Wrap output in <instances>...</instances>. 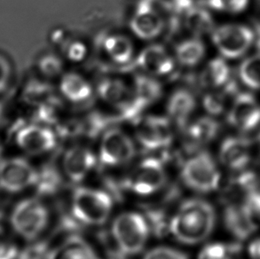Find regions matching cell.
Instances as JSON below:
<instances>
[{
	"label": "cell",
	"instance_id": "obj_1",
	"mask_svg": "<svg viewBox=\"0 0 260 259\" xmlns=\"http://www.w3.org/2000/svg\"><path fill=\"white\" fill-rule=\"evenodd\" d=\"M216 213L211 203L199 198L186 200L170 220V232L181 243L204 242L214 229Z\"/></svg>",
	"mask_w": 260,
	"mask_h": 259
},
{
	"label": "cell",
	"instance_id": "obj_2",
	"mask_svg": "<svg viewBox=\"0 0 260 259\" xmlns=\"http://www.w3.org/2000/svg\"><path fill=\"white\" fill-rule=\"evenodd\" d=\"M168 29V19L159 0H140L128 19V31L141 42L159 41Z\"/></svg>",
	"mask_w": 260,
	"mask_h": 259
},
{
	"label": "cell",
	"instance_id": "obj_3",
	"mask_svg": "<svg viewBox=\"0 0 260 259\" xmlns=\"http://www.w3.org/2000/svg\"><path fill=\"white\" fill-rule=\"evenodd\" d=\"M131 123L136 143L148 152H165L170 148L178 131L164 113L147 111Z\"/></svg>",
	"mask_w": 260,
	"mask_h": 259
},
{
	"label": "cell",
	"instance_id": "obj_4",
	"mask_svg": "<svg viewBox=\"0 0 260 259\" xmlns=\"http://www.w3.org/2000/svg\"><path fill=\"white\" fill-rule=\"evenodd\" d=\"M150 228L141 214L125 212L114 220L111 235L117 249L124 255H136L144 249Z\"/></svg>",
	"mask_w": 260,
	"mask_h": 259
},
{
	"label": "cell",
	"instance_id": "obj_5",
	"mask_svg": "<svg viewBox=\"0 0 260 259\" xmlns=\"http://www.w3.org/2000/svg\"><path fill=\"white\" fill-rule=\"evenodd\" d=\"M137 40L129 31L110 30L103 33L97 42L101 60L114 70H126L134 67L139 49Z\"/></svg>",
	"mask_w": 260,
	"mask_h": 259
},
{
	"label": "cell",
	"instance_id": "obj_6",
	"mask_svg": "<svg viewBox=\"0 0 260 259\" xmlns=\"http://www.w3.org/2000/svg\"><path fill=\"white\" fill-rule=\"evenodd\" d=\"M73 217L82 224L102 225L108 220L113 208L111 196L102 190L78 187L72 196Z\"/></svg>",
	"mask_w": 260,
	"mask_h": 259
},
{
	"label": "cell",
	"instance_id": "obj_7",
	"mask_svg": "<svg viewBox=\"0 0 260 259\" xmlns=\"http://www.w3.org/2000/svg\"><path fill=\"white\" fill-rule=\"evenodd\" d=\"M98 159L106 167L126 165L136 154L137 143L133 134L119 125L112 124L101 134Z\"/></svg>",
	"mask_w": 260,
	"mask_h": 259
},
{
	"label": "cell",
	"instance_id": "obj_8",
	"mask_svg": "<svg viewBox=\"0 0 260 259\" xmlns=\"http://www.w3.org/2000/svg\"><path fill=\"white\" fill-rule=\"evenodd\" d=\"M181 179L194 192L211 193L220 185V172L211 154L206 151H198L184 163Z\"/></svg>",
	"mask_w": 260,
	"mask_h": 259
},
{
	"label": "cell",
	"instance_id": "obj_9",
	"mask_svg": "<svg viewBox=\"0 0 260 259\" xmlns=\"http://www.w3.org/2000/svg\"><path fill=\"white\" fill-rule=\"evenodd\" d=\"M134 68L164 82L173 79L180 70L172 48L159 41L147 43L139 49Z\"/></svg>",
	"mask_w": 260,
	"mask_h": 259
},
{
	"label": "cell",
	"instance_id": "obj_10",
	"mask_svg": "<svg viewBox=\"0 0 260 259\" xmlns=\"http://www.w3.org/2000/svg\"><path fill=\"white\" fill-rule=\"evenodd\" d=\"M10 221L16 234L22 238L32 241L38 238L47 226L49 211L39 200H23L14 207Z\"/></svg>",
	"mask_w": 260,
	"mask_h": 259
},
{
	"label": "cell",
	"instance_id": "obj_11",
	"mask_svg": "<svg viewBox=\"0 0 260 259\" xmlns=\"http://www.w3.org/2000/svg\"><path fill=\"white\" fill-rule=\"evenodd\" d=\"M55 87L58 96L72 109L86 110L96 102L94 82L78 70H66Z\"/></svg>",
	"mask_w": 260,
	"mask_h": 259
},
{
	"label": "cell",
	"instance_id": "obj_12",
	"mask_svg": "<svg viewBox=\"0 0 260 259\" xmlns=\"http://www.w3.org/2000/svg\"><path fill=\"white\" fill-rule=\"evenodd\" d=\"M210 36L219 54L232 60L244 55L255 40L253 29L242 24L215 26Z\"/></svg>",
	"mask_w": 260,
	"mask_h": 259
},
{
	"label": "cell",
	"instance_id": "obj_13",
	"mask_svg": "<svg viewBox=\"0 0 260 259\" xmlns=\"http://www.w3.org/2000/svg\"><path fill=\"white\" fill-rule=\"evenodd\" d=\"M166 179L164 160L150 156L143 159L135 167L123 186L139 196H151L162 189Z\"/></svg>",
	"mask_w": 260,
	"mask_h": 259
},
{
	"label": "cell",
	"instance_id": "obj_14",
	"mask_svg": "<svg viewBox=\"0 0 260 259\" xmlns=\"http://www.w3.org/2000/svg\"><path fill=\"white\" fill-rule=\"evenodd\" d=\"M59 135L54 128L30 121L18 128L14 140L18 147L31 155L47 154L56 148Z\"/></svg>",
	"mask_w": 260,
	"mask_h": 259
},
{
	"label": "cell",
	"instance_id": "obj_15",
	"mask_svg": "<svg viewBox=\"0 0 260 259\" xmlns=\"http://www.w3.org/2000/svg\"><path fill=\"white\" fill-rule=\"evenodd\" d=\"M164 102V114L175 125L178 131L193 119L199 106L196 92L187 86H177L166 91Z\"/></svg>",
	"mask_w": 260,
	"mask_h": 259
},
{
	"label": "cell",
	"instance_id": "obj_16",
	"mask_svg": "<svg viewBox=\"0 0 260 259\" xmlns=\"http://www.w3.org/2000/svg\"><path fill=\"white\" fill-rule=\"evenodd\" d=\"M38 171L23 158H9L0 161V187L9 193H19L35 186Z\"/></svg>",
	"mask_w": 260,
	"mask_h": 259
},
{
	"label": "cell",
	"instance_id": "obj_17",
	"mask_svg": "<svg viewBox=\"0 0 260 259\" xmlns=\"http://www.w3.org/2000/svg\"><path fill=\"white\" fill-rule=\"evenodd\" d=\"M229 123L243 133H250L260 125V105L253 95L240 92L226 113Z\"/></svg>",
	"mask_w": 260,
	"mask_h": 259
},
{
	"label": "cell",
	"instance_id": "obj_18",
	"mask_svg": "<svg viewBox=\"0 0 260 259\" xmlns=\"http://www.w3.org/2000/svg\"><path fill=\"white\" fill-rule=\"evenodd\" d=\"M98 161V155L90 147L75 144L64 152L62 168L71 182L79 183L93 170Z\"/></svg>",
	"mask_w": 260,
	"mask_h": 259
},
{
	"label": "cell",
	"instance_id": "obj_19",
	"mask_svg": "<svg viewBox=\"0 0 260 259\" xmlns=\"http://www.w3.org/2000/svg\"><path fill=\"white\" fill-rule=\"evenodd\" d=\"M224 224L230 235L238 242L249 238L257 229V218L243 202L229 203L225 207Z\"/></svg>",
	"mask_w": 260,
	"mask_h": 259
},
{
	"label": "cell",
	"instance_id": "obj_20",
	"mask_svg": "<svg viewBox=\"0 0 260 259\" xmlns=\"http://www.w3.org/2000/svg\"><path fill=\"white\" fill-rule=\"evenodd\" d=\"M172 51L179 70H193L204 63L207 48L201 37L186 35L173 44Z\"/></svg>",
	"mask_w": 260,
	"mask_h": 259
},
{
	"label": "cell",
	"instance_id": "obj_21",
	"mask_svg": "<svg viewBox=\"0 0 260 259\" xmlns=\"http://www.w3.org/2000/svg\"><path fill=\"white\" fill-rule=\"evenodd\" d=\"M220 125L215 117L211 116H194L179 130L186 147L192 149L201 148L211 142L218 136Z\"/></svg>",
	"mask_w": 260,
	"mask_h": 259
},
{
	"label": "cell",
	"instance_id": "obj_22",
	"mask_svg": "<svg viewBox=\"0 0 260 259\" xmlns=\"http://www.w3.org/2000/svg\"><path fill=\"white\" fill-rule=\"evenodd\" d=\"M252 156V142L244 137H229L219 148V159L226 168L241 172L247 168Z\"/></svg>",
	"mask_w": 260,
	"mask_h": 259
},
{
	"label": "cell",
	"instance_id": "obj_23",
	"mask_svg": "<svg viewBox=\"0 0 260 259\" xmlns=\"http://www.w3.org/2000/svg\"><path fill=\"white\" fill-rule=\"evenodd\" d=\"M134 93L138 101L148 110L162 102L166 96V82L135 70L130 75Z\"/></svg>",
	"mask_w": 260,
	"mask_h": 259
},
{
	"label": "cell",
	"instance_id": "obj_24",
	"mask_svg": "<svg viewBox=\"0 0 260 259\" xmlns=\"http://www.w3.org/2000/svg\"><path fill=\"white\" fill-rule=\"evenodd\" d=\"M238 85L236 80L231 78L226 84L217 90L204 91L199 105H202L208 116H218L228 113L234 100L238 94Z\"/></svg>",
	"mask_w": 260,
	"mask_h": 259
},
{
	"label": "cell",
	"instance_id": "obj_25",
	"mask_svg": "<svg viewBox=\"0 0 260 259\" xmlns=\"http://www.w3.org/2000/svg\"><path fill=\"white\" fill-rule=\"evenodd\" d=\"M231 78L229 64L223 57H217L202 66L197 80L201 89L207 91L224 86Z\"/></svg>",
	"mask_w": 260,
	"mask_h": 259
},
{
	"label": "cell",
	"instance_id": "obj_26",
	"mask_svg": "<svg viewBox=\"0 0 260 259\" xmlns=\"http://www.w3.org/2000/svg\"><path fill=\"white\" fill-rule=\"evenodd\" d=\"M179 19L187 35L204 38L205 35H210L215 28L211 10L204 5L194 4Z\"/></svg>",
	"mask_w": 260,
	"mask_h": 259
},
{
	"label": "cell",
	"instance_id": "obj_27",
	"mask_svg": "<svg viewBox=\"0 0 260 259\" xmlns=\"http://www.w3.org/2000/svg\"><path fill=\"white\" fill-rule=\"evenodd\" d=\"M48 259H101L94 249L78 235L71 237L50 251Z\"/></svg>",
	"mask_w": 260,
	"mask_h": 259
},
{
	"label": "cell",
	"instance_id": "obj_28",
	"mask_svg": "<svg viewBox=\"0 0 260 259\" xmlns=\"http://www.w3.org/2000/svg\"><path fill=\"white\" fill-rule=\"evenodd\" d=\"M56 47H58L57 52L60 53L65 61L73 65L84 63L91 53L90 46L85 39L68 35L67 33Z\"/></svg>",
	"mask_w": 260,
	"mask_h": 259
},
{
	"label": "cell",
	"instance_id": "obj_29",
	"mask_svg": "<svg viewBox=\"0 0 260 259\" xmlns=\"http://www.w3.org/2000/svg\"><path fill=\"white\" fill-rule=\"evenodd\" d=\"M67 65L58 52H46L36 60V71L39 77L55 84L68 70Z\"/></svg>",
	"mask_w": 260,
	"mask_h": 259
},
{
	"label": "cell",
	"instance_id": "obj_30",
	"mask_svg": "<svg viewBox=\"0 0 260 259\" xmlns=\"http://www.w3.org/2000/svg\"><path fill=\"white\" fill-rule=\"evenodd\" d=\"M62 179L60 172L53 165H46L38 172V179L35 186L40 196H52L61 186Z\"/></svg>",
	"mask_w": 260,
	"mask_h": 259
},
{
	"label": "cell",
	"instance_id": "obj_31",
	"mask_svg": "<svg viewBox=\"0 0 260 259\" xmlns=\"http://www.w3.org/2000/svg\"><path fill=\"white\" fill-rule=\"evenodd\" d=\"M238 76L247 87L260 90V53L243 60L240 65Z\"/></svg>",
	"mask_w": 260,
	"mask_h": 259
},
{
	"label": "cell",
	"instance_id": "obj_32",
	"mask_svg": "<svg viewBox=\"0 0 260 259\" xmlns=\"http://www.w3.org/2000/svg\"><path fill=\"white\" fill-rule=\"evenodd\" d=\"M240 249L241 246L238 243H210L201 250L198 259H234L239 253Z\"/></svg>",
	"mask_w": 260,
	"mask_h": 259
},
{
	"label": "cell",
	"instance_id": "obj_33",
	"mask_svg": "<svg viewBox=\"0 0 260 259\" xmlns=\"http://www.w3.org/2000/svg\"><path fill=\"white\" fill-rule=\"evenodd\" d=\"M250 0H204L209 10L225 14H239L246 9Z\"/></svg>",
	"mask_w": 260,
	"mask_h": 259
},
{
	"label": "cell",
	"instance_id": "obj_34",
	"mask_svg": "<svg viewBox=\"0 0 260 259\" xmlns=\"http://www.w3.org/2000/svg\"><path fill=\"white\" fill-rule=\"evenodd\" d=\"M14 77V64L6 53L0 52V95L9 89Z\"/></svg>",
	"mask_w": 260,
	"mask_h": 259
},
{
	"label": "cell",
	"instance_id": "obj_35",
	"mask_svg": "<svg viewBox=\"0 0 260 259\" xmlns=\"http://www.w3.org/2000/svg\"><path fill=\"white\" fill-rule=\"evenodd\" d=\"M143 259H189L186 253L179 249L161 246L149 250Z\"/></svg>",
	"mask_w": 260,
	"mask_h": 259
},
{
	"label": "cell",
	"instance_id": "obj_36",
	"mask_svg": "<svg viewBox=\"0 0 260 259\" xmlns=\"http://www.w3.org/2000/svg\"><path fill=\"white\" fill-rule=\"evenodd\" d=\"M50 251L45 243L39 242L29 246L20 254L19 259H48Z\"/></svg>",
	"mask_w": 260,
	"mask_h": 259
},
{
	"label": "cell",
	"instance_id": "obj_37",
	"mask_svg": "<svg viewBox=\"0 0 260 259\" xmlns=\"http://www.w3.org/2000/svg\"><path fill=\"white\" fill-rule=\"evenodd\" d=\"M249 254L251 259H260V239H257L250 243Z\"/></svg>",
	"mask_w": 260,
	"mask_h": 259
}]
</instances>
